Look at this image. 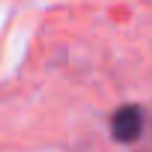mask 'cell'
<instances>
[{
    "instance_id": "2",
    "label": "cell",
    "mask_w": 152,
    "mask_h": 152,
    "mask_svg": "<svg viewBox=\"0 0 152 152\" xmlns=\"http://www.w3.org/2000/svg\"><path fill=\"white\" fill-rule=\"evenodd\" d=\"M137 152H152V116H149V125H146V134H143Z\"/></svg>"
},
{
    "instance_id": "1",
    "label": "cell",
    "mask_w": 152,
    "mask_h": 152,
    "mask_svg": "<svg viewBox=\"0 0 152 152\" xmlns=\"http://www.w3.org/2000/svg\"><path fill=\"white\" fill-rule=\"evenodd\" d=\"M149 116H152V110H146L143 104H134V102L119 104V107L110 113V122H107V125H110V137H113L119 146H134V143H140L143 134H146Z\"/></svg>"
}]
</instances>
